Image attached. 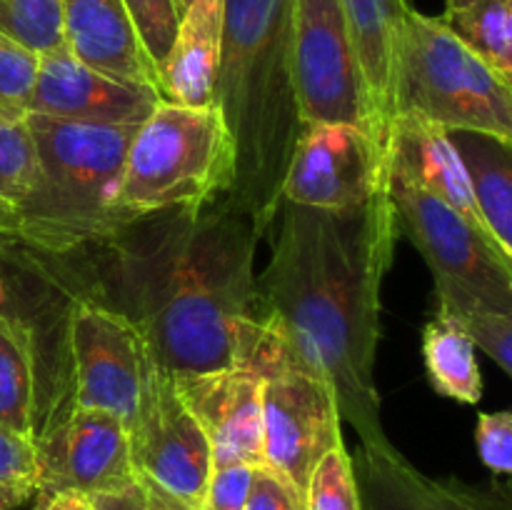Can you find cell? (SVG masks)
I'll use <instances>...</instances> for the list:
<instances>
[{"instance_id": "1", "label": "cell", "mask_w": 512, "mask_h": 510, "mask_svg": "<svg viewBox=\"0 0 512 510\" xmlns=\"http://www.w3.org/2000/svg\"><path fill=\"white\" fill-rule=\"evenodd\" d=\"M260 310L288 368L328 380L363 450H385L375 355L380 290L393 263L398 223L388 185L368 203L318 210L280 203Z\"/></svg>"}, {"instance_id": "2", "label": "cell", "mask_w": 512, "mask_h": 510, "mask_svg": "<svg viewBox=\"0 0 512 510\" xmlns=\"http://www.w3.org/2000/svg\"><path fill=\"white\" fill-rule=\"evenodd\" d=\"M258 228L228 195L200 208L130 223L115 253L118 305L155 365L173 375L248 368L263 378L288 368L263 320Z\"/></svg>"}, {"instance_id": "3", "label": "cell", "mask_w": 512, "mask_h": 510, "mask_svg": "<svg viewBox=\"0 0 512 510\" xmlns=\"http://www.w3.org/2000/svg\"><path fill=\"white\" fill-rule=\"evenodd\" d=\"M295 0H223L215 105L233 138L228 198L263 235L283 203V180L303 118L293 78Z\"/></svg>"}, {"instance_id": "4", "label": "cell", "mask_w": 512, "mask_h": 510, "mask_svg": "<svg viewBox=\"0 0 512 510\" xmlns=\"http://www.w3.org/2000/svg\"><path fill=\"white\" fill-rule=\"evenodd\" d=\"M38 175L15 218L13 245L65 255L110 243L138 218L123 208L125 150L138 125H83L28 113Z\"/></svg>"}, {"instance_id": "5", "label": "cell", "mask_w": 512, "mask_h": 510, "mask_svg": "<svg viewBox=\"0 0 512 510\" xmlns=\"http://www.w3.org/2000/svg\"><path fill=\"white\" fill-rule=\"evenodd\" d=\"M233 173V138L218 105L160 100L125 150L120 200L138 220L200 208L228 195Z\"/></svg>"}, {"instance_id": "6", "label": "cell", "mask_w": 512, "mask_h": 510, "mask_svg": "<svg viewBox=\"0 0 512 510\" xmlns=\"http://www.w3.org/2000/svg\"><path fill=\"white\" fill-rule=\"evenodd\" d=\"M393 113H418L445 130L512 143V80L455 38L440 18L408 8L393 65Z\"/></svg>"}, {"instance_id": "7", "label": "cell", "mask_w": 512, "mask_h": 510, "mask_svg": "<svg viewBox=\"0 0 512 510\" xmlns=\"http://www.w3.org/2000/svg\"><path fill=\"white\" fill-rule=\"evenodd\" d=\"M388 195L398 230L408 235L433 273L440 308L453 315L470 308L512 313V255L493 235L390 170Z\"/></svg>"}, {"instance_id": "8", "label": "cell", "mask_w": 512, "mask_h": 510, "mask_svg": "<svg viewBox=\"0 0 512 510\" xmlns=\"http://www.w3.org/2000/svg\"><path fill=\"white\" fill-rule=\"evenodd\" d=\"M293 78L303 123L358 125L373 135L370 95L338 0H295Z\"/></svg>"}, {"instance_id": "9", "label": "cell", "mask_w": 512, "mask_h": 510, "mask_svg": "<svg viewBox=\"0 0 512 510\" xmlns=\"http://www.w3.org/2000/svg\"><path fill=\"white\" fill-rule=\"evenodd\" d=\"M75 400L80 408L105 410L130 428L153 370L143 335L115 305L83 298L68 318Z\"/></svg>"}, {"instance_id": "10", "label": "cell", "mask_w": 512, "mask_h": 510, "mask_svg": "<svg viewBox=\"0 0 512 510\" xmlns=\"http://www.w3.org/2000/svg\"><path fill=\"white\" fill-rule=\"evenodd\" d=\"M130 463L138 478L158 485L193 510H203L213 453L203 428L175 388L173 373L153 365L138 413L128 428Z\"/></svg>"}, {"instance_id": "11", "label": "cell", "mask_w": 512, "mask_h": 510, "mask_svg": "<svg viewBox=\"0 0 512 510\" xmlns=\"http://www.w3.org/2000/svg\"><path fill=\"white\" fill-rule=\"evenodd\" d=\"M388 185L385 148L358 125L303 123L283 180L285 203L345 210Z\"/></svg>"}, {"instance_id": "12", "label": "cell", "mask_w": 512, "mask_h": 510, "mask_svg": "<svg viewBox=\"0 0 512 510\" xmlns=\"http://www.w3.org/2000/svg\"><path fill=\"white\" fill-rule=\"evenodd\" d=\"M340 408L328 380L285 368L263 380V465L305 498L325 453L343 445Z\"/></svg>"}, {"instance_id": "13", "label": "cell", "mask_w": 512, "mask_h": 510, "mask_svg": "<svg viewBox=\"0 0 512 510\" xmlns=\"http://www.w3.org/2000/svg\"><path fill=\"white\" fill-rule=\"evenodd\" d=\"M40 500L58 493H80L85 498L118 493L135 483L130 463L128 428L105 410L73 405L63 420L35 435Z\"/></svg>"}, {"instance_id": "14", "label": "cell", "mask_w": 512, "mask_h": 510, "mask_svg": "<svg viewBox=\"0 0 512 510\" xmlns=\"http://www.w3.org/2000/svg\"><path fill=\"white\" fill-rule=\"evenodd\" d=\"M158 103L155 85L90 68L60 45L40 55L30 113L83 125H140Z\"/></svg>"}, {"instance_id": "15", "label": "cell", "mask_w": 512, "mask_h": 510, "mask_svg": "<svg viewBox=\"0 0 512 510\" xmlns=\"http://www.w3.org/2000/svg\"><path fill=\"white\" fill-rule=\"evenodd\" d=\"M180 398L203 428L213 468L263 465V375L248 368L173 375Z\"/></svg>"}, {"instance_id": "16", "label": "cell", "mask_w": 512, "mask_h": 510, "mask_svg": "<svg viewBox=\"0 0 512 510\" xmlns=\"http://www.w3.org/2000/svg\"><path fill=\"white\" fill-rule=\"evenodd\" d=\"M385 158H388L390 173L435 195L470 223L490 233L475 208L473 190H470L458 148L443 125L418 113H398L390 123Z\"/></svg>"}, {"instance_id": "17", "label": "cell", "mask_w": 512, "mask_h": 510, "mask_svg": "<svg viewBox=\"0 0 512 510\" xmlns=\"http://www.w3.org/2000/svg\"><path fill=\"white\" fill-rule=\"evenodd\" d=\"M223 38V0H190L165 58L155 65V90L163 103L215 105Z\"/></svg>"}, {"instance_id": "18", "label": "cell", "mask_w": 512, "mask_h": 510, "mask_svg": "<svg viewBox=\"0 0 512 510\" xmlns=\"http://www.w3.org/2000/svg\"><path fill=\"white\" fill-rule=\"evenodd\" d=\"M363 510H510L505 495L475 490L458 480H430L420 475L398 450H360Z\"/></svg>"}, {"instance_id": "19", "label": "cell", "mask_w": 512, "mask_h": 510, "mask_svg": "<svg viewBox=\"0 0 512 510\" xmlns=\"http://www.w3.org/2000/svg\"><path fill=\"white\" fill-rule=\"evenodd\" d=\"M70 53L85 65L155 85V65L140 45L123 0H60Z\"/></svg>"}, {"instance_id": "20", "label": "cell", "mask_w": 512, "mask_h": 510, "mask_svg": "<svg viewBox=\"0 0 512 510\" xmlns=\"http://www.w3.org/2000/svg\"><path fill=\"white\" fill-rule=\"evenodd\" d=\"M373 110V135L385 148L393 123V65L408 0H338Z\"/></svg>"}, {"instance_id": "21", "label": "cell", "mask_w": 512, "mask_h": 510, "mask_svg": "<svg viewBox=\"0 0 512 510\" xmlns=\"http://www.w3.org/2000/svg\"><path fill=\"white\" fill-rule=\"evenodd\" d=\"M468 173L475 208L495 243L512 255V143L475 130H448Z\"/></svg>"}, {"instance_id": "22", "label": "cell", "mask_w": 512, "mask_h": 510, "mask_svg": "<svg viewBox=\"0 0 512 510\" xmlns=\"http://www.w3.org/2000/svg\"><path fill=\"white\" fill-rule=\"evenodd\" d=\"M473 340L453 313L438 305L435 318L423 328V363L435 393L475 405L483 398V375Z\"/></svg>"}, {"instance_id": "23", "label": "cell", "mask_w": 512, "mask_h": 510, "mask_svg": "<svg viewBox=\"0 0 512 510\" xmlns=\"http://www.w3.org/2000/svg\"><path fill=\"white\" fill-rule=\"evenodd\" d=\"M35 400L33 330L23 318L0 308V423L35 438Z\"/></svg>"}, {"instance_id": "24", "label": "cell", "mask_w": 512, "mask_h": 510, "mask_svg": "<svg viewBox=\"0 0 512 510\" xmlns=\"http://www.w3.org/2000/svg\"><path fill=\"white\" fill-rule=\"evenodd\" d=\"M440 20L455 38L512 80V0H445Z\"/></svg>"}, {"instance_id": "25", "label": "cell", "mask_w": 512, "mask_h": 510, "mask_svg": "<svg viewBox=\"0 0 512 510\" xmlns=\"http://www.w3.org/2000/svg\"><path fill=\"white\" fill-rule=\"evenodd\" d=\"M38 175L35 140L25 115L0 110V248L13 245L15 218Z\"/></svg>"}, {"instance_id": "26", "label": "cell", "mask_w": 512, "mask_h": 510, "mask_svg": "<svg viewBox=\"0 0 512 510\" xmlns=\"http://www.w3.org/2000/svg\"><path fill=\"white\" fill-rule=\"evenodd\" d=\"M0 33L43 55L65 45L60 0H0Z\"/></svg>"}, {"instance_id": "27", "label": "cell", "mask_w": 512, "mask_h": 510, "mask_svg": "<svg viewBox=\"0 0 512 510\" xmlns=\"http://www.w3.org/2000/svg\"><path fill=\"white\" fill-rule=\"evenodd\" d=\"M305 510H363L358 473L345 443L315 465L305 490Z\"/></svg>"}, {"instance_id": "28", "label": "cell", "mask_w": 512, "mask_h": 510, "mask_svg": "<svg viewBox=\"0 0 512 510\" xmlns=\"http://www.w3.org/2000/svg\"><path fill=\"white\" fill-rule=\"evenodd\" d=\"M40 55L0 33V110L28 115L38 80Z\"/></svg>"}, {"instance_id": "29", "label": "cell", "mask_w": 512, "mask_h": 510, "mask_svg": "<svg viewBox=\"0 0 512 510\" xmlns=\"http://www.w3.org/2000/svg\"><path fill=\"white\" fill-rule=\"evenodd\" d=\"M123 5L133 20L140 45L153 60V65H158L168 53L175 30H178L180 15H183L178 8V0H123Z\"/></svg>"}, {"instance_id": "30", "label": "cell", "mask_w": 512, "mask_h": 510, "mask_svg": "<svg viewBox=\"0 0 512 510\" xmlns=\"http://www.w3.org/2000/svg\"><path fill=\"white\" fill-rule=\"evenodd\" d=\"M475 348L500 365L505 375L512 373V313L493 308H470L455 315Z\"/></svg>"}, {"instance_id": "31", "label": "cell", "mask_w": 512, "mask_h": 510, "mask_svg": "<svg viewBox=\"0 0 512 510\" xmlns=\"http://www.w3.org/2000/svg\"><path fill=\"white\" fill-rule=\"evenodd\" d=\"M480 460L495 475L512 473V413L510 410H498V413H480L478 430Z\"/></svg>"}, {"instance_id": "32", "label": "cell", "mask_w": 512, "mask_h": 510, "mask_svg": "<svg viewBox=\"0 0 512 510\" xmlns=\"http://www.w3.org/2000/svg\"><path fill=\"white\" fill-rule=\"evenodd\" d=\"M35 480H38L35 438L0 423V483L35 488Z\"/></svg>"}, {"instance_id": "33", "label": "cell", "mask_w": 512, "mask_h": 510, "mask_svg": "<svg viewBox=\"0 0 512 510\" xmlns=\"http://www.w3.org/2000/svg\"><path fill=\"white\" fill-rule=\"evenodd\" d=\"M255 468L258 465L250 463H230L213 468L208 490H205L203 510H243Z\"/></svg>"}, {"instance_id": "34", "label": "cell", "mask_w": 512, "mask_h": 510, "mask_svg": "<svg viewBox=\"0 0 512 510\" xmlns=\"http://www.w3.org/2000/svg\"><path fill=\"white\" fill-rule=\"evenodd\" d=\"M93 510H193L160 490L158 485L148 483V480L135 475V483L128 488L118 490V493L93 495L88 498Z\"/></svg>"}, {"instance_id": "35", "label": "cell", "mask_w": 512, "mask_h": 510, "mask_svg": "<svg viewBox=\"0 0 512 510\" xmlns=\"http://www.w3.org/2000/svg\"><path fill=\"white\" fill-rule=\"evenodd\" d=\"M243 510H305V498L268 465H258Z\"/></svg>"}, {"instance_id": "36", "label": "cell", "mask_w": 512, "mask_h": 510, "mask_svg": "<svg viewBox=\"0 0 512 510\" xmlns=\"http://www.w3.org/2000/svg\"><path fill=\"white\" fill-rule=\"evenodd\" d=\"M38 510H93L90 500L80 493H58L40 500Z\"/></svg>"}, {"instance_id": "37", "label": "cell", "mask_w": 512, "mask_h": 510, "mask_svg": "<svg viewBox=\"0 0 512 510\" xmlns=\"http://www.w3.org/2000/svg\"><path fill=\"white\" fill-rule=\"evenodd\" d=\"M35 495L30 485H3L0 483V510H15Z\"/></svg>"}, {"instance_id": "38", "label": "cell", "mask_w": 512, "mask_h": 510, "mask_svg": "<svg viewBox=\"0 0 512 510\" xmlns=\"http://www.w3.org/2000/svg\"><path fill=\"white\" fill-rule=\"evenodd\" d=\"M188 5H190V0H178V8H180V13H183V10L188 8Z\"/></svg>"}]
</instances>
